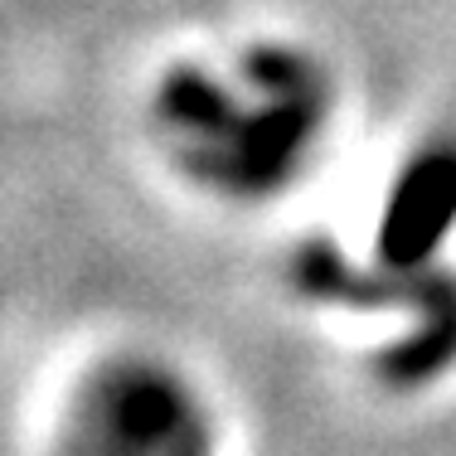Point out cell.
<instances>
[{"mask_svg":"<svg viewBox=\"0 0 456 456\" xmlns=\"http://www.w3.org/2000/svg\"><path fill=\"white\" fill-rule=\"evenodd\" d=\"M325 122L316 63L253 49L228 73L175 69L156 93V132L194 180L224 194H267L297 175Z\"/></svg>","mask_w":456,"mask_h":456,"instance_id":"cell-1","label":"cell"},{"mask_svg":"<svg viewBox=\"0 0 456 456\" xmlns=\"http://www.w3.org/2000/svg\"><path fill=\"white\" fill-rule=\"evenodd\" d=\"M59 456H214V428L175 369L112 360L73 388Z\"/></svg>","mask_w":456,"mask_h":456,"instance_id":"cell-2","label":"cell"},{"mask_svg":"<svg viewBox=\"0 0 456 456\" xmlns=\"http://www.w3.org/2000/svg\"><path fill=\"white\" fill-rule=\"evenodd\" d=\"M384 228H379V253L388 267H412L437 248V238L456 224V156L432 151L412 160L403 180L394 184V200L384 204Z\"/></svg>","mask_w":456,"mask_h":456,"instance_id":"cell-3","label":"cell"}]
</instances>
